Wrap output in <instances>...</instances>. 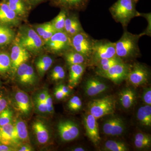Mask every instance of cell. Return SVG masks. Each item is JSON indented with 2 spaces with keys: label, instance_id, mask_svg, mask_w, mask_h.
Segmentation results:
<instances>
[{
  "label": "cell",
  "instance_id": "cell-1",
  "mask_svg": "<svg viewBox=\"0 0 151 151\" xmlns=\"http://www.w3.org/2000/svg\"><path fill=\"white\" fill-rule=\"evenodd\" d=\"M143 35L134 34L125 29L122 37L115 42L116 56L124 61L131 60L140 55L139 41Z\"/></svg>",
  "mask_w": 151,
  "mask_h": 151
},
{
  "label": "cell",
  "instance_id": "cell-2",
  "mask_svg": "<svg viewBox=\"0 0 151 151\" xmlns=\"http://www.w3.org/2000/svg\"><path fill=\"white\" fill-rule=\"evenodd\" d=\"M139 0H117L109 8V12L114 20L122 25L124 29L132 19L140 17L136 9Z\"/></svg>",
  "mask_w": 151,
  "mask_h": 151
},
{
  "label": "cell",
  "instance_id": "cell-3",
  "mask_svg": "<svg viewBox=\"0 0 151 151\" xmlns=\"http://www.w3.org/2000/svg\"><path fill=\"white\" fill-rule=\"evenodd\" d=\"M15 39L30 53L38 55L44 49V43L32 27L28 25L19 27Z\"/></svg>",
  "mask_w": 151,
  "mask_h": 151
},
{
  "label": "cell",
  "instance_id": "cell-4",
  "mask_svg": "<svg viewBox=\"0 0 151 151\" xmlns=\"http://www.w3.org/2000/svg\"><path fill=\"white\" fill-rule=\"evenodd\" d=\"M72 48L71 38L64 31L56 32L44 44V49L54 54L63 55Z\"/></svg>",
  "mask_w": 151,
  "mask_h": 151
},
{
  "label": "cell",
  "instance_id": "cell-5",
  "mask_svg": "<svg viewBox=\"0 0 151 151\" xmlns=\"http://www.w3.org/2000/svg\"><path fill=\"white\" fill-rule=\"evenodd\" d=\"M89 113L96 119L111 115L116 109V102L112 97L108 96L92 100L88 104Z\"/></svg>",
  "mask_w": 151,
  "mask_h": 151
},
{
  "label": "cell",
  "instance_id": "cell-6",
  "mask_svg": "<svg viewBox=\"0 0 151 151\" xmlns=\"http://www.w3.org/2000/svg\"><path fill=\"white\" fill-rule=\"evenodd\" d=\"M116 56L115 42L107 40H94L90 60L91 64L94 65L100 60Z\"/></svg>",
  "mask_w": 151,
  "mask_h": 151
},
{
  "label": "cell",
  "instance_id": "cell-7",
  "mask_svg": "<svg viewBox=\"0 0 151 151\" xmlns=\"http://www.w3.org/2000/svg\"><path fill=\"white\" fill-rule=\"evenodd\" d=\"M94 40L84 31L71 37L72 48L82 55L90 62Z\"/></svg>",
  "mask_w": 151,
  "mask_h": 151
},
{
  "label": "cell",
  "instance_id": "cell-8",
  "mask_svg": "<svg viewBox=\"0 0 151 151\" xmlns=\"http://www.w3.org/2000/svg\"><path fill=\"white\" fill-rule=\"evenodd\" d=\"M150 72L145 65L136 63L130 65L129 70L126 79L132 85L140 86L146 84L149 79Z\"/></svg>",
  "mask_w": 151,
  "mask_h": 151
},
{
  "label": "cell",
  "instance_id": "cell-9",
  "mask_svg": "<svg viewBox=\"0 0 151 151\" xmlns=\"http://www.w3.org/2000/svg\"><path fill=\"white\" fill-rule=\"evenodd\" d=\"M129 68L130 65L122 61L116 63L107 71L98 75L108 78L115 84H119L127 78Z\"/></svg>",
  "mask_w": 151,
  "mask_h": 151
},
{
  "label": "cell",
  "instance_id": "cell-10",
  "mask_svg": "<svg viewBox=\"0 0 151 151\" xmlns=\"http://www.w3.org/2000/svg\"><path fill=\"white\" fill-rule=\"evenodd\" d=\"M14 74L19 83L24 86H34L37 82V76L33 67L27 62L20 65Z\"/></svg>",
  "mask_w": 151,
  "mask_h": 151
},
{
  "label": "cell",
  "instance_id": "cell-11",
  "mask_svg": "<svg viewBox=\"0 0 151 151\" xmlns=\"http://www.w3.org/2000/svg\"><path fill=\"white\" fill-rule=\"evenodd\" d=\"M10 56L12 62L11 70L14 73L20 65L27 62L29 60L30 53L15 39L12 42Z\"/></svg>",
  "mask_w": 151,
  "mask_h": 151
},
{
  "label": "cell",
  "instance_id": "cell-12",
  "mask_svg": "<svg viewBox=\"0 0 151 151\" xmlns=\"http://www.w3.org/2000/svg\"><path fill=\"white\" fill-rule=\"evenodd\" d=\"M57 129L60 139L64 142L73 140L80 134L78 125L69 120L60 122L58 124Z\"/></svg>",
  "mask_w": 151,
  "mask_h": 151
},
{
  "label": "cell",
  "instance_id": "cell-13",
  "mask_svg": "<svg viewBox=\"0 0 151 151\" xmlns=\"http://www.w3.org/2000/svg\"><path fill=\"white\" fill-rule=\"evenodd\" d=\"M21 21L6 2L0 1V24L15 27L21 24Z\"/></svg>",
  "mask_w": 151,
  "mask_h": 151
},
{
  "label": "cell",
  "instance_id": "cell-14",
  "mask_svg": "<svg viewBox=\"0 0 151 151\" xmlns=\"http://www.w3.org/2000/svg\"><path fill=\"white\" fill-rule=\"evenodd\" d=\"M83 122L86 136L94 145H97L101 140L97 119L89 113L84 116Z\"/></svg>",
  "mask_w": 151,
  "mask_h": 151
},
{
  "label": "cell",
  "instance_id": "cell-15",
  "mask_svg": "<svg viewBox=\"0 0 151 151\" xmlns=\"http://www.w3.org/2000/svg\"><path fill=\"white\" fill-rule=\"evenodd\" d=\"M21 143L12 123L0 126V144L16 147Z\"/></svg>",
  "mask_w": 151,
  "mask_h": 151
},
{
  "label": "cell",
  "instance_id": "cell-16",
  "mask_svg": "<svg viewBox=\"0 0 151 151\" xmlns=\"http://www.w3.org/2000/svg\"><path fill=\"white\" fill-rule=\"evenodd\" d=\"M51 5L68 11L78 12L86 10L89 0H50Z\"/></svg>",
  "mask_w": 151,
  "mask_h": 151
},
{
  "label": "cell",
  "instance_id": "cell-17",
  "mask_svg": "<svg viewBox=\"0 0 151 151\" xmlns=\"http://www.w3.org/2000/svg\"><path fill=\"white\" fill-rule=\"evenodd\" d=\"M103 130L104 134L108 136H120L125 131V124L122 119L118 117L110 118L104 122Z\"/></svg>",
  "mask_w": 151,
  "mask_h": 151
},
{
  "label": "cell",
  "instance_id": "cell-18",
  "mask_svg": "<svg viewBox=\"0 0 151 151\" xmlns=\"http://www.w3.org/2000/svg\"><path fill=\"white\" fill-rule=\"evenodd\" d=\"M108 89V85L97 77L88 78L84 85L85 93L89 97H94L103 93Z\"/></svg>",
  "mask_w": 151,
  "mask_h": 151
},
{
  "label": "cell",
  "instance_id": "cell-19",
  "mask_svg": "<svg viewBox=\"0 0 151 151\" xmlns=\"http://www.w3.org/2000/svg\"><path fill=\"white\" fill-rule=\"evenodd\" d=\"M6 2L22 20L27 18L32 7L28 0H7Z\"/></svg>",
  "mask_w": 151,
  "mask_h": 151
},
{
  "label": "cell",
  "instance_id": "cell-20",
  "mask_svg": "<svg viewBox=\"0 0 151 151\" xmlns=\"http://www.w3.org/2000/svg\"><path fill=\"white\" fill-rule=\"evenodd\" d=\"M84 31L78 16L69 11L65 20L64 31L71 38Z\"/></svg>",
  "mask_w": 151,
  "mask_h": 151
},
{
  "label": "cell",
  "instance_id": "cell-21",
  "mask_svg": "<svg viewBox=\"0 0 151 151\" xmlns=\"http://www.w3.org/2000/svg\"><path fill=\"white\" fill-rule=\"evenodd\" d=\"M14 103L17 109L23 115L27 116L32 109V104L29 96L25 92L18 90L14 95Z\"/></svg>",
  "mask_w": 151,
  "mask_h": 151
},
{
  "label": "cell",
  "instance_id": "cell-22",
  "mask_svg": "<svg viewBox=\"0 0 151 151\" xmlns=\"http://www.w3.org/2000/svg\"><path fill=\"white\" fill-rule=\"evenodd\" d=\"M32 129L39 144L45 145L48 142L50 137L49 131L46 125L42 121L37 120L34 122Z\"/></svg>",
  "mask_w": 151,
  "mask_h": 151
},
{
  "label": "cell",
  "instance_id": "cell-23",
  "mask_svg": "<svg viewBox=\"0 0 151 151\" xmlns=\"http://www.w3.org/2000/svg\"><path fill=\"white\" fill-rule=\"evenodd\" d=\"M53 63V58L47 55L43 54L38 57L35 60V65L39 76L43 77Z\"/></svg>",
  "mask_w": 151,
  "mask_h": 151
},
{
  "label": "cell",
  "instance_id": "cell-24",
  "mask_svg": "<svg viewBox=\"0 0 151 151\" xmlns=\"http://www.w3.org/2000/svg\"><path fill=\"white\" fill-rule=\"evenodd\" d=\"M86 68V65L74 64L69 65V81L70 86H76L82 77Z\"/></svg>",
  "mask_w": 151,
  "mask_h": 151
},
{
  "label": "cell",
  "instance_id": "cell-25",
  "mask_svg": "<svg viewBox=\"0 0 151 151\" xmlns=\"http://www.w3.org/2000/svg\"><path fill=\"white\" fill-rule=\"evenodd\" d=\"M68 65L84 64L86 65L89 61L86 58L73 48L68 50L62 55Z\"/></svg>",
  "mask_w": 151,
  "mask_h": 151
},
{
  "label": "cell",
  "instance_id": "cell-26",
  "mask_svg": "<svg viewBox=\"0 0 151 151\" xmlns=\"http://www.w3.org/2000/svg\"><path fill=\"white\" fill-rule=\"evenodd\" d=\"M119 97L122 107L128 109L134 105L136 100V93L133 89L129 88H125L120 92Z\"/></svg>",
  "mask_w": 151,
  "mask_h": 151
},
{
  "label": "cell",
  "instance_id": "cell-27",
  "mask_svg": "<svg viewBox=\"0 0 151 151\" xmlns=\"http://www.w3.org/2000/svg\"><path fill=\"white\" fill-rule=\"evenodd\" d=\"M16 36L15 33L11 27L0 24V47L12 43Z\"/></svg>",
  "mask_w": 151,
  "mask_h": 151
},
{
  "label": "cell",
  "instance_id": "cell-28",
  "mask_svg": "<svg viewBox=\"0 0 151 151\" xmlns=\"http://www.w3.org/2000/svg\"><path fill=\"white\" fill-rule=\"evenodd\" d=\"M137 118L141 125L147 127L151 126V106L145 105L138 109Z\"/></svg>",
  "mask_w": 151,
  "mask_h": 151
},
{
  "label": "cell",
  "instance_id": "cell-29",
  "mask_svg": "<svg viewBox=\"0 0 151 151\" xmlns=\"http://www.w3.org/2000/svg\"><path fill=\"white\" fill-rule=\"evenodd\" d=\"M122 61L123 60L117 56L100 60L94 65L97 67L96 73L98 75L100 73L105 72L113 65Z\"/></svg>",
  "mask_w": 151,
  "mask_h": 151
},
{
  "label": "cell",
  "instance_id": "cell-30",
  "mask_svg": "<svg viewBox=\"0 0 151 151\" xmlns=\"http://www.w3.org/2000/svg\"><path fill=\"white\" fill-rule=\"evenodd\" d=\"M69 11L60 9L59 14L50 21L51 24L56 32L64 31L65 20Z\"/></svg>",
  "mask_w": 151,
  "mask_h": 151
},
{
  "label": "cell",
  "instance_id": "cell-31",
  "mask_svg": "<svg viewBox=\"0 0 151 151\" xmlns=\"http://www.w3.org/2000/svg\"><path fill=\"white\" fill-rule=\"evenodd\" d=\"M17 137L20 142L29 141V134L26 124L23 120L19 119L14 124Z\"/></svg>",
  "mask_w": 151,
  "mask_h": 151
},
{
  "label": "cell",
  "instance_id": "cell-32",
  "mask_svg": "<svg viewBox=\"0 0 151 151\" xmlns=\"http://www.w3.org/2000/svg\"><path fill=\"white\" fill-rule=\"evenodd\" d=\"M11 69L12 62L10 54L6 52H0V73H7Z\"/></svg>",
  "mask_w": 151,
  "mask_h": 151
},
{
  "label": "cell",
  "instance_id": "cell-33",
  "mask_svg": "<svg viewBox=\"0 0 151 151\" xmlns=\"http://www.w3.org/2000/svg\"><path fill=\"white\" fill-rule=\"evenodd\" d=\"M104 150L109 151H127L129 149L127 145L123 142L108 140L105 143Z\"/></svg>",
  "mask_w": 151,
  "mask_h": 151
},
{
  "label": "cell",
  "instance_id": "cell-34",
  "mask_svg": "<svg viewBox=\"0 0 151 151\" xmlns=\"http://www.w3.org/2000/svg\"><path fill=\"white\" fill-rule=\"evenodd\" d=\"M50 76L53 81H59L63 80L65 78V70L62 66L56 65L52 70Z\"/></svg>",
  "mask_w": 151,
  "mask_h": 151
},
{
  "label": "cell",
  "instance_id": "cell-35",
  "mask_svg": "<svg viewBox=\"0 0 151 151\" xmlns=\"http://www.w3.org/2000/svg\"><path fill=\"white\" fill-rule=\"evenodd\" d=\"M13 111L9 108H6L0 113V126L11 123L12 120Z\"/></svg>",
  "mask_w": 151,
  "mask_h": 151
},
{
  "label": "cell",
  "instance_id": "cell-36",
  "mask_svg": "<svg viewBox=\"0 0 151 151\" xmlns=\"http://www.w3.org/2000/svg\"><path fill=\"white\" fill-rule=\"evenodd\" d=\"M68 107L70 111H77L81 110L82 102L78 96H73L70 98L68 103Z\"/></svg>",
  "mask_w": 151,
  "mask_h": 151
},
{
  "label": "cell",
  "instance_id": "cell-37",
  "mask_svg": "<svg viewBox=\"0 0 151 151\" xmlns=\"http://www.w3.org/2000/svg\"><path fill=\"white\" fill-rule=\"evenodd\" d=\"M56 32V31L54 29V28L52 25L51 23L50 22L48 27L46 29L43 35L41 37L44 43L45 44L46 42Z\"/></svg>",
  "mask_w": 151,
  "mask_h": 151
},
{
  "label": "cell",
  "instance_id": "cell-38",
  "mask_svg": "<svg viewBox=\"0 0 151 151\" xmlns=\"http://www.w3.org/2000/svg\"><path fill=\"white\" fill-rule=\"evenodd\" d=\"M151 13H140V17H142L147 20L148 22L147 26L145 30L142 32L143 35H147L151 36Z\"/></svg>",
  "mask_w": 151,
  "mask_h": 151
},
{
  "label": "cell",
  "instance_id": "cell-39",
  "mask_svg": "<svg viewBox=\"0 0 151 151\" xmlns=\"http://www.w3.org/2000/svg\"><path fill=\"white\" fill-rule=\"evenodd\" d=\"M49 23L50 22H47L40 24L34 25L32 27L35 30L37 33L41 38Z\"/></svg>",
  "mask_w": 151,
  "mask_h": 151
},
{
  "label": "cell",
  "instance_id": "cell-40",
  "mask_svg": "<svg viewBox=\"0 0 151 151\" xmlns=\"http://www.w3.org/2000/svg\"><path fill=\"white\" fill-rule=\"evenodd\" d=\"M34 103L36 109L39 113L43 114H47L45 101H41L39 100H34Z\"/></svg>",
  "mask_w": 151,
  "mask_h": 151
},
{
  "label": "cell",
  "instance_id": "cell-41",
  "mask_svg": "<svg viewBox=\"0 0 151 151\" xmlns=\"http://www.w3.org/2000/svg\"><path fill=\"white\" fill-rule=\"evenodd\" d=\"M45 103L46 105L47 110V114H50V115L53 114L54 112L53 101H52V98L50 96V94L48 92H47V94Z\"/></svg>",
  "mask_w": 151,
  "mask_h": 151
},
{
  "label": "cell",
  "instance_id": "cell-42",
  "mask_svg": "<svg viewBox=\"0 0 151 151\" xmlns=\"http://www.w3.org/2000/svg\"><path fill=\"white\" fill-rule=\"evenodd\" d=\"M143 102L146 105H151V89L150 88L145 89L142 94Z\"/></svg>",
  "mask_w": 151,
  "mask_h": 151
},
{
  "label": "cell",
  "instance_id": "cell-43",
  "mask_svg": "<svg viewBox=\"0 0 151 151\" xmlns=\"http://www.w3.org/2000/svg\"><path fill=\"white\" fill-rule=\"evenodd\" d=\"M151 140L145 141H138L134 140V145L137 148L143 149L150 147L151 146Z\"/></svg>",
  "mask_w": 151,
  "mask_h": 151
},
{
  "label": "cell",
  "instance_id": "cell-44",
  "mask_svg": "<svg viewBox=\"0 0 151 151\" xmlns=\"http://www.w3.org/2000/svg\"><path fill=\"white\" fill-rule=\"evenodd\" d=\"M48 91L47 90H43L39 92L35 96L34 100H39L41 101H45Z\"/></svg>",
  "mask_w": 151,
  "mask_h": 151
},
{
  "label": "cell",
  "instance_id": "cell-45",
  "mask_svg": "<svg viewBox=\"0 0 151 151\" xmlns=\"http://www.w3.org/2000/svg\"><path fill=\"white\" fill-rule=\"evenodd\" d=\"M134 140L138 141H145L151 139L150 135L144 133H139L135 135Z\"/></svg>",
  "mask_w": 151,
  "mask_h": 151
},
{
  "label": "cell",
  "instance_id": "cell-46",
  "mask_svg": "<svg viewBox=\"0 0 151 151\" xmlns=\"http://www.w3.org/2000/svg\"><path fill=\"white\" fill-rule=\"evenodd\" d=\"M54 94L55 98L58 100H63L66 97V95L58 88V87H57L55 89Z\"/></svg>",
  "mask_w": 151,
  "mask_h": 151
},
{
  "label": "cell",
  "instance_id": "cell-47",
  "mask_svg": "<svg viewBox=\"0 0 151 151\" xmlns=\"http://www.w3.org/2000/svg\"><path fill=\"white\" fill-rule=\"evenodd\" d=\"M7 101L4 97L0 95V113L7 108Z\"/></svg>",
  "mask_w": 151,
  "mask_h": 151
},
{
  "label": "cell",
  "instance_id": "cell-48",
  "mask_svg": "<svg viewBox=\"0 0 151 151\" xmlns=\"http://www.w3.org/2000/svg\"><path fill=\"white\" fill-rule=\"evenodd\" d=\"M16 147L0 144V151H17Z\"/></svg>",
  "mask_w": 151,
  "mask_h": 151
},
{
  "label": "cell",
  "instance_id": "cell-49",
  "mask_svg": "<svg viewBox=\"0 0 151 151\" xmlns=\"http://www.w3.org/2000/svg\"><path fill=\"white\" fill-rule=\"evenodd\" d=\"M58 87L66 95V97L69 96L70 94V89L68 86L64 85V84H60Z\"/></svg>",
  "mask_w": 151,
  "mask_h": 151
},
{
  "label": "cell",
  "instance_id": "cell-50",
  "mask_svg": "<svg viewBox=\"0 0 151 151\" xmlns=\"http://www.w3.org/2000/svg\"><path fill=\"white\" fill-rule=\"evenodd\" d=\"M50 0H28L31 6L35 7Z\"/></svg>",
  "mask_w": 151,
  "mask_h": 151
},
{
  "label": "cell",
  "instance_id": "cell-51",
  "mask_svg": "<svg viewBox=\"0 0 151 151\" xmlns=\"http://www.w3.org/2000/svg\"><path fill=\"white\" fill-rule=\"evenodd\" d=\"M17 150L19 151H31L33 150L31 146L29 145H24L21 146L19 148L17 149Z\"/></svg>",
  "mask_w": 151,
  "mask_h": 151
},
{
  "label": "cell",
  "instance_id": "cell-52",
  "mask_svg": "<svg viewBox=\"0 0 151 151\" xmlns=\"http://www.w3.org/2000/svg\"><path fill=\"white\" fill-rule=\"evenodd\" d=\"M72 150L74 151H84L86 150L84 148L77 147L74 148L72 149Z\"/></svg>",
  "mask_w": 151,
  "mask_h": 151
},
{
  "label": "cell",
  "instance_id": "cell-53",
  "mask_svg": "<svg viewBox=\"0 0 151 151\" xmlns=\"http://www.w3.org/2000/svg\"><path fill=\"white\" fill-rule=\"evenodd\" d=\"M1 1H2L6 2L7 0H0Z\"/></svg>",
  "mask_w": 151,
  "mask_h": 151
}]
</instances>
